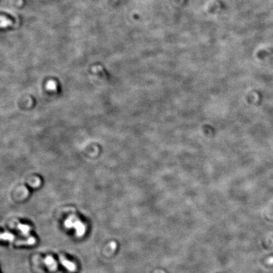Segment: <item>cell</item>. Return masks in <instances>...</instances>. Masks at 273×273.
<instances>
[{
    "label": "cell",
    "instance_id": "obj_1",
    "mask_svg": "<svg viewBox=\"0 0 273 273\" xmlns=\"http://www.w3.org/2000/svg\"><path fill=\"white\" fill-rule=\"evenodd\" d=\"M64 225L67 228H74L76 230L77 235L79 237H82L86 231V225L74 215L68 217V218L65 220Z\"/></svg>",
    "mask_w": 273,
    "mask_h": 273
},
{
    "label": "cell",
    "instance_id": "obj_2",
    "mask_svg": "<svg viewBox=\"0 0 273 273\" xmlns=\"http://www.w3.org/2000/svg\"><path fill=\"white\" fill-rule=\"evenodd\" d=\"M0 240L8 241L16 245H33L36 242V239L34 237H29L27 240H17L14 235L9 232L0 233Z\"/></svg>",
    "mask_w": 273,
    "mask_h": 273
},
{
    "label": "cell",
    "instance_id": "obj_3",
    "mask_svg": "<svg viewBox=\"0 0 273 273\" xmlns=\"http://www.w3.org/2000/svg\"><path fill=\"white\" fill-rule=\"evenodd\" d=\"M59 260H60L61 263L62 264V265L69 271L74 272L76 270L75 264L74 263H73L72 262H70L68 260H67L64 257L60 256L59 257Z\"/></svg>",
    "mask_w": 273,
    "mask_h": 273
},
{
    "label": "cell",
    "instance_id": "obj_4",
    "mask_svg": "<svg viewBox=\"0 0 273 273\" xmlns=\"http://www.w3.org/2000/svg\"><path fill=\"white\" fill-rule=\"evenodd\" d=\"M44 264L47 265L48 269L51 271H54L58 268V264L51 256H47L44 260Z\"/></svg>",
    "mask_w": 273,
    "mask_h": 273
},
{
    "label": "cell",
    "instance_id": "obj_5",
    "mask_svg": "<svg viewBox=\"0 0 273 273\" xmlns=\"http://www.w3.org/2000/svg\"><path fill=\"white\" fill-rule=\"evenodd\" d=\"M17 228L22 232L24 235L28 236L29 234V231H31V227L27 225H22L19 223L17 225Z\"/></svg>",
    "mask_w": 273,
    "mask_h": 273
},
{
    "label": "cell",
    "instance_id": "obj_6",
    "mask_svg": "<svg viewBox=\"0 0 273 273\" xmlns=\"http://www.w3.org/2000/svg\"><path fill=\"white\" fill-rule=\"evenodd\" d=\"M12 24V22L4 17H0V27L5 28L10 26Z\"/></svg>",
    "mask_w": 273,
    "mask_h": 273
}]
</instances>
